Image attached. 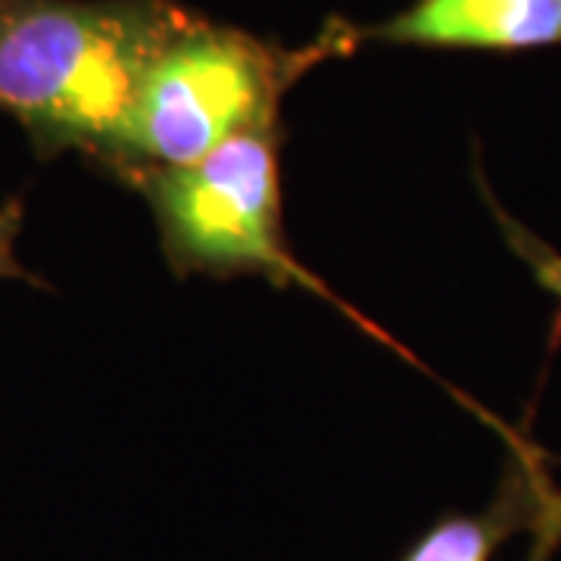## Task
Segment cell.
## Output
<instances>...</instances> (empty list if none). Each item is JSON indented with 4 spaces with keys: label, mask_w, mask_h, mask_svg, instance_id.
Listing matches in <instances>:
<instances>
[{
    "label": "cell",
    "mask_w": 561,
    "mask_h": 561,
    "mask_svg": "<svg viewBox=\"0 0 561 561\" xmlns=\"http://www.w3.org/2000/svg\"><path fill=\"white\" fill-rule=\"evenodd\" d=\"M138 191L179 275L302 280L284 241L278 128L241 135L209 157L125 181Z\"/></svg>",
    "instance_id": "obj_3"
},
{
    "label": "cell",
    "mask_w": 561,
    "mask_h": 561,
    "mask_svg": "<svg viewBox=\"0 0 561 561\" xmlns=\"http://www.w3.org/2000/svg\"><path fill=\"white\" fill-rule=\"evenodd\" d=\"M356 44V28L331 25L316 44L287 50L187 13L144 76L116 175L191 165L241 135L275 131L280 98L302 72Z\"/></svg>",
    "instance_id": "obj_2"
},
{
    "label": "cell",
    "mask_w": 561,
    "mask_h": 561,
    "mask_svg": "<svg viewBox=\"0 0 561 561\" xmlns=\"http://www.w3.org/2000/svg\"><path fill=\"white\" fill-rule=\"evenodd\" d=\"M546 272H549V280L561 290V265H552V268H546Z\"/></svg>",
    "instance_id": "obj_7"
},
{
    "label": "cell",
    "mask_w": 561,
    "mask_h": 561,
    "mask_svg": "<svg viewBox=\"0 0 561 561\" xmlns=\"http://www.w3.org/2000/svg\"><path fill=\"white\" fill-rule=\"evenodd\" d=\"M191 10L175 0H0V113L41 157L119 172L140 84Z\"/></svg>",
    "instance_id": "obj_1"
},
{
    "label": "cell",
    "mask_w": 561,
    "mask_h": 561,
    "mask_svg": "<svg viewBox=\"0 0 561 561\" xmlns=\"http://www.w3.org/2000/svg\"><path fill=\"white\" fill-rule=\"evenodd\" d=\"M527 483H502L500 500L481 515H443L400 561H493L502 540L527 518Z\"/></svg>",
    "instance_id": "obj_5"
},
{
    "label": "cell",
    "mask_w": 561,
    "mask_h": 561,
    "mask_svg": "<svg viewBox=\"0 0 561 561\" xmlns=\"http://www.w3.org/2000/svg\"><path fill=\"white\" fill-rule=\"evenodd\" d=\"M13 231H16V216L13 209L0 216V272H13L10 247H13Z\"/></svg>",
    "instance_id": "obj_6"
},
{
    "label": "cell",
    "mask_w": 561,
    "mask_h": 561,
    "mask_svg": "<svg viewBox=\"0 0 561 561\" xmlns=\"http://www.w3.org/2000/svg\"><path fill=\"white\" fill-rule=\"evenodd\" d=\"M356 41L427 50H542L561 47V0H412Z\"/></svg>",
    "instance_id": "obj_4"
}]
</instances>
